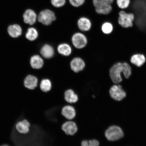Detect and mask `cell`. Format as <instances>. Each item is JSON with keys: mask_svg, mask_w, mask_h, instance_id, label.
<instances>
[{"mask_svg": "<svg viewBox=\"0 0 146 146\" xmlns=\"http://www.w3.org/2000/svg\"><path fill=\"white\" fill-rule=\"evenodd\" d=\"M132 74V68L127 63L118 62L115 64L109 70L110 76L114 84H119L123 81L121 75L128 78Z\"/></svg>", "mask_w": 146, "mask_h": 146, "instance_id": "obj_1", "label": "cell"}, {"mask_svg": "<svg viewBox=\"0 0 146 146\" xmlns=\"http://www.w3.org/2000/svg\"><path fill=\"white\" fill-rule=\"evenodd\" d=\"M106 138L110 142L117 141L123 136L124 134L121 128L116 125H111L106 129L105 132Z\"/></svg>", "mask_w": 146, "mask_h": 146, "instance_id": "obj_2", "label": "cell"}, {"mask_svg": "<svg viewBox=\"0 0 146 146\" xmlns=\"http://www.w3.org/2000/svg\"><path fill=\"white\" fill-rule=\"evenodd\" d=\"M37 19L39 23L48 26L55 21L56 17L55 14L52 11L46 9L40 12Z\"/></svg>", "mask_w": 146, "mask_h": 146, "instance_id": "obj_3", "label": "cell"}, {"mask_svg": "<svg viewBox=\"0 0 146 146\" xmlns=\"http://www.w3.org/2000/svg\"><path fill=\"white\" fill-rule=\"evenodd\" d=\"M118 23L123 28H127L133 26V22L134 21L135 15L132 13L126 12L122 10L119 13Z\"/></svg>", "mask_w": 146, "mask_h": 146, "instance_id": "obj_4", "label": "cell"}, {"mask_svg": "<svg viewBox=\"0 0 146 146\" xmlns=\"http://www.w3.org/2000/svg\"><path fill=\"white\" fill-rule=\"evenodd\" d=\"M110 96L112 99L116 101H121L127 96V93L119 84H114L109 90Z\"/></svg>", "mask_w": 146, "mask_h": 146, "instance_id": "obj_5", "label": "cell"}, {"mask_svg": "<svg viewBox=\"0 0 146 146\" xmlns=\"http://www.w3.org/2000/svg\"><path fill=\"white\" fill-rule=\"evenodd\" d=\"M72 40L73 45L78 49L84 48L86 46L87 43L86 36L80 33L74 34L72 36Z\"/></svg>", "mask_w": 146, "mask_h": 146, "instance_id": "obj_6", "label": "cell"}, {"mask_svg": "<svg viewBox=\"0 0 146 146\" xmlns=\"http://www.w3.org/2000/svg\"><path fill=\"white\" fill-rule=\"evenodd\" d=\"M62 129L66 134L73 136L77 132L78 127L74 121L72 120H68L63 124Z\"/></svg>", "mask_w": 146, "mask_h": 146, "instance_id": "obj_7", "label": "cell"}, {"mask_svg": "<svg viewBox=\"0 0 146 146\" xmlns=\"http://www.w3.org/2000/svg\"><path fill=\"white\" fill-rule=\"evenodd\" d=\"M38 16L36 13L32 9L25 10L23 15L24 22L30 25H33L36 23Z\"/></svg>", "mask_w": 146, "mask_h": 146, "instance_id": "obj_8", "label": "cell"}, {"mask_svg": "<svg viewBox=\"0 0 146 146\" xmlns=\"http://www.w3.org/2000/svg\"><path fill=\"white\" fill-rule=\"evenodd\" d=\"M31 124L28 120L23 119L16 124L15 128L17 132L21 134H26L30 131Z\"/></svg>", "mask_w": 146, "mask_h": 146, "instance_id": "obj_9", "label": "cell"}, {"mask_svg": "<svg viewBox=\"0 0 146 146\" xmlns=\"http://www.w3.org/2000/svg\"><path fill=\"white\" fill-rule=\"evenodd\" d=\"M61 114L67 120H72L76 115V109L72 105H65L62 108Z\"/></svg>", "mask_w": 146, "mask_h": 146, "instance_id": "obj_10", "label": "cell"}, {"mask_svg": "<svg viewBox=\"0 0 146 146\" xmlns=\"http://www.w3.org/2000/svg\"><path fill=\"white\" fill-rule=\"evenodd\" d=\"M85 66L84 61L80 58H75L70 62L71 69L75 72L77 73L83 70Z\"/></svg>", "mask_w": 146, "mask_h": 146, "instance_id": "obj_11", "label": "cell"}, {"mask_svg": "<svg viewBox=\"0 0 146 146\" xmlns=\"http://www.w3.org/2000/svg\"><path fill=\"white\" fill-rule=\"evenodd\" d=\"M64 98L65 101L69 104H75L78 100V95L72 89H67L64 93Z\"/></svg>", "mask_w": 146, "mask_h": 146, "instance_id": "obj_12", "label": "cell"}, {"mask_svg": "<svg viewBox=\"0 0 146 146\" xmlns=\"http://www.w3.org/2000/svg\"><path fill=\"white\" fill-rule=\"evenodd\" d=\"M38 80L35 76L29 75L27 76L24 82L25 88L29 90H33L37 87Z\"/></svg>", "mask_w": 146, "mask_h": 146, "instance_id": "obj_13", "label": "cell"}, {"mask_svg": "<svg viewBox=\"0 0 146 146\" xmlns=\"http://www.w3.org/2000/svg\"><path fill=\"white\" fill-rule=\"evenodd\" d=\"M146 58L143 54H137L131 58V63L138 67H141L145 63Z\"/></svg>", "mask_w": 146, "mask_h": 146, "instance_id": "obj_14", "label": "cell"}, {"mask_svg": "<svg viewBox=\"0 0 146 146\" xmlns=\"http://www.w3.org/2000/svg\"><path fill=\"white\" fill-rule=\"evenodd\" d=\"M78 25L80 30L86 32L90 30L91 27V23L88 18L82 17L78 19Z\"/></svg>", "mask_w": 146, "mask_h": 146, "instance_id": "obj_15", "label": "cell"}, {"mask_svg": "<svg viewBox=\"0 0 146 146\" xmlns=\"http://www.w3.org/2000/svg\"><path fill=\"white\" fill-rule=\"evenodd\" d=\"M8 32L12 37L16 38L21 35L22 29L19 25L14 24L10 25L8 27Z\"/></svg>", "mask_w": 146, "mask_h": 146, "instance_id": "obj_16", "label": "cell"}, {"mask_svg": "<svg viewBox=\"0 0 146 146\" xmlns=\"http://www.w3.org/2000/svg\"><path fill=\"white\" fill-rule=\"evenodd\" d=\"M40 53L42 56L46 59H50L54 56V49L51 45L45 44L42 47L40 50Z\"/></svg>", "mask_w": 146, "mask_h": 146, "instance_id": "obj_17", "label": "cell"}, {"mask_svg": "<svg viewBox=\"0 0 146 146\" xmlns=\"http://www.w3.org/2000/svg\"><path fill=\"white\" fill-rule=\"evenodd\" d=\"M31 66L33 68L39 69L43 67L44 62L42 59L39 55H35L31 58Z\"/></svg>", "mask_w": 146, "mask_h": 146, "instance_id": "obj_18", "label": "cell"}, {"mask_svg": "<svg viewBox=\"0 0 146 146\" xmlns=\"http://www.w3.org/2000/svg\"><path fill=\"white\" fill-rule=\"evenodd\" d=\"M57 50L60 54L65 56L70 55L72 52V48L67 43H62L60 44L58 47Z\"/></svg>", "mask_w": 146, "mask_h": 146, "instance_id": "obj_19", "label": "cell"}, {"mask_svg": "<svg viewBox=\"0 0 146 146\" xmlns=\"http://www.w3.org/2000/svg\"><path fill=\"white\" fill-rule=\"evenodd\" d=\"M112 7L111 5H105L96 7L95 10L97 13L100 15H108L112 11Z\"/></svg>", "mask_w": 146, "mask_h": 146, "instance_id": "obj_20", "label": "cell"}, {"mask_svg": "<svg viewBox=\"0 0 146 146\" xmlns=\"http://www.w3.org/2000/svg\"><path fill=\"white\" fill-rule=\"evenodd\" d=\"M52 82L50 80L44 79L42 80L40 84L39 87L40 89L45 93L50 92L52 90Z\"/></svg>", "mask_w": 146, "mask_h": 146, "instance_id": "obj_21", "label": "cell"}, {"mask_svg": "<svg viewBox=\"0 0 146 146\" xmlns=\"http://www.w3.org/2000/svg\"><path fill=\"white\" fill-rule=\"evenodd\" d=\"M38 35L37 30L33 27L28 29L26 34V37L30 41H34L37 38Z\"/></svg>", "mask_w": 146, "mask_h": 146, "instance_id": "obj_22", "label": "cell"}, {"mask_svg": "<svg viewBox=\"0 0 146 146\" xmlns=\"http://www.w3.org/2000/svg\"><path fill=\"white\" fill-rule=\"evenodd\" d=\"M101 29L102 32L104 34L108 35L110 34L112 32L113 27L111 23L108 22H106L102 25Z\"/></svg>", "mask_w": 146, "mask_h": 146, "instance_id": "obj_23", "label": "cell"}, {"mask_svg": "<svg viewBox=\"0 0 146 146\" xmlns=\"http://www.w3.org/2000/svg\"><path fill=\"white\" fill-rule=\"evenodd\" d=\"M100 142L96 139L84 140L81 142V146H99Z\"/></svg>", "mask_w": 146, "mask_h": 146, "instance_id": "obj_24", "label": "cell"}, {"mask_svg": "<svg viewBox=\"0 0 146 146\" xmlns=\"http://www.w3.org/2000/svg\"><path fill=\"white\" fill-rule=\"evenodd\" d=\"M114 0H93V3L95 8L105 5H112Z\"/></svg>", "mask_w": 146, "mask_h": 146, "instance_id": "obj_25", "label": "cell"}, {"mask_svg": "<svg viewBox=\"0 0 146 146\" xmlns=\"http://www.w3.org/2000/svg\"><path fill=\"white\" fill-rule=\"evenodd\" d=\"M116 3L119 8L124 10L128 7L130 0H116Z\"/></svg>", "mask_w": 146, "mask_h": 146, "instance_id": "obj_26", "label": "cell"}, {"mask_svg": "<svg viewBox=\"0 0 146 146\" xmlns=\"http://www.w3.org/2000/svg\"><path fill=\"white\" fill-rule=\"evenodd\" d=\"M66 0H51V4L56 8H60L64 6Z\"/></svg>", "mask_w": 146, "mask_h": 146, "instance_id": "obj_27", "label": "cell"}, {"mask_svg": "<svg viewBox=\"0 0 146 146\" xmlns=\"http://www.w3.org/2000/svg\"><path fill=\"white\" fill-rule=\"evenodd\" d=\"M69 3L72 6L78 7L81 6L85 3V0H69Z\"/></svg>", "mask_w": 146, "mask_h": 146, "instance_id": "obj_28", "label": "cell"}, {"mask_svg": "<svg viewBox=\"0 0 146 146\" xmlns=\"http://www.w3.org/2000/svg\"><path fill=\"white\" fill-rule=\"evenodd\" d=\"M0 146H10L7 144H3V145H1Z\"/></svg>", "mask_w": 146, "mask_h": 146, "instance_id": "obj_29", "label": "cell"}]
</instances>
